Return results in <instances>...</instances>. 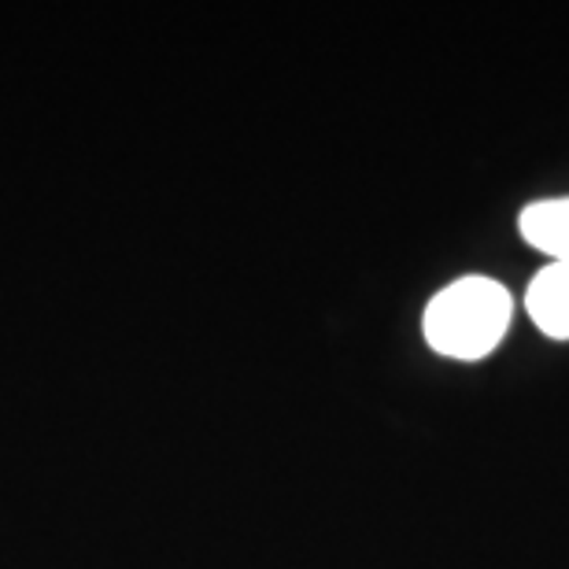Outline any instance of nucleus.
<instances>
[{
  "label": "nucleus",
  "instance_id": "obj_2",
  "mask_svg": "<svg viewBox=\"0 0 569 569\" xmlns=\"http://www.w3.org/2000/svg\"><path fill=\"white\" fill-rule=\"evenodd\" d=\"M526 311L551 340H569V263H548L529 281Z\"/></svg>",
  "mask_w": 569,
  "mask_h": 569
},
{
  "label": "nucleus",
  "instance_id": "obj_1",
  "mask_svg": "<svg viewBox=\"0 0 569 569\" xmlns=\"http://www.w3.org/2000/svg\"><path fill=\"white\" fill-rule=\"evenodd\" d=\"M515 300L507 284L485 274L459 278L432 296L422 315L426 345L443 359L477 362L503 345Z\"/></svg>",
  "mask_w": 569,
  "mask_h": 569
},
{
  "label": "nucleus",
  "instance_id": "obj_3",
  "mask_svg": "<svg viewBox=\"0 0 569 569\" xmlns=\"http://www.w3.org/2000/svg\"><path fill=\"white\" fill-rule=\"evenodd\" d=\"M521 241L543 252L551 263H569V197L537 200L518 219Z\"/></svg>",
  "mask_w": 569,
  "mask_h": 569
}]
</instances>
